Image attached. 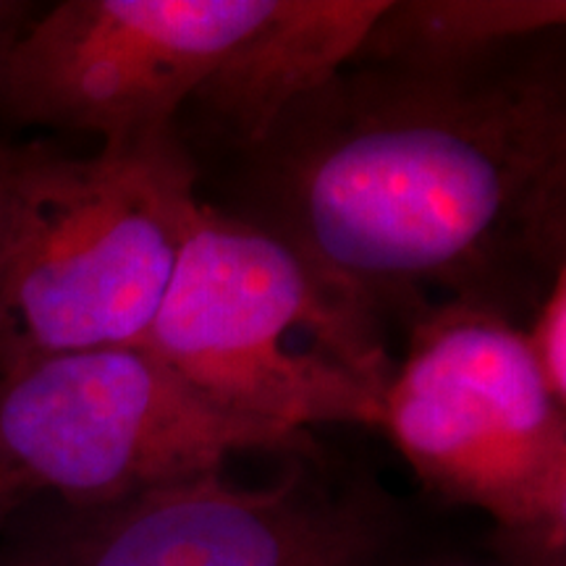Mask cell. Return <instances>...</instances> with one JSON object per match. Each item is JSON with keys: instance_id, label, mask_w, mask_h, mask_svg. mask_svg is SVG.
I'll use <instances>...</instances> for the list:
<instances>
[{"instance_id": "10", "label": "cell", "mask_w": 566, "mask_h": 566, "mask_svg": "<svg viewBox=\"0 0 566 566\" xmlns=\"http://www.w3.org/2000/svg\"><path fill=\"white\" fill-rule=\"evenodd\" d=\"M522 336L546 391L566 407V268L522 325Z\"/></svg>"}, {"instance_id": "9", "label": "cell", "mask_w": 566, "mask_h": 566, "mask_svg": "<svg viewBox=\"0 0 566 566\" xmlns=\"http://www.w3.org/2000/svg\"><path fill=\"white\" fill-rule=\"evenodd\" d=\"M564 21L562 0H386L349 63L457 74L562 32Z\"/></svg>"}, {"instance_id": "1", "label": "cell", "mask_w": 566, "mask_h": 566, "mask_svg": "<svg viewBox=\"0 0 566 566\" xmlns=\"http://www.w3.org/2000/svg\"><path fill=\"white\" fill-rule=\"evenodd\" d=\"M558 38L457 74L346 63L237 155L226 212L386 325L467 304L522 328L566 268Z\"/></svg>"}, {"instance_id": "11", "label": "cell", "mask_w": 566, "mask_h": 566, "mask_svg": "<svg viewBox=\"0 0 566 566\" xmlns=\"http://www.w3.org/2000/svg\"><path fill=\"white\" fill-rule=\"evenodd\" d=\"M34 493L38 491H34L24 478H19L17 472L0 470V533H3L6 525L11 522V516L17 514Z\"/></svg>"}, {"instance_id": "5", "label": "cell", "mask_w": 566, "mask_h": 566, "mask_svg": "<svg viewBox=\"0 0 566 566\" xmlns=\"http://www.w3.org/2000/svg\"><path fill=\"white\" fill-rule=\"evenodd\" d=\"M313 436L231 417L142 346L53 354L0 375V470L69 509L223 472L252 451L313 457Z\"/></svg>"}, {"instance_id": "2", "label": "cell", "mask_w": 566, "mask_h": 566, "mask_svg": "<svg viewBox=\"0 0 566 566\" xmlns=\"http://www.w3.org/2000/svg\"><path fill=\"white\" fill-rule=\"evenodd\" d=\"M142 349L231 417L380 428L386 323L273 233L200 202Z\"/></svg>"}, {"instance_id": "7", "label": "cell", "mask_w": 566, "mask_h": 566, "mask_svg": "<svg viewBox=\"0 0 566 566\" xmlns=\"http://www.w3.org/2000/svg\"><path fill=\"white\" fill-rule=\"evenodd\" d=\"M388 516L370 495L336 493L292 464L239 488L208 472L71 520L19 566H378Z\"/></svg>"}, {"instance_id": "6", "label": "cell", "mask_w": 566, "mask_h": 566, "mask_svg": "<svg viewBox=\"0 0 566 566\" xmlns=\"http://www.w3.org/2000/svg\"><path fill=\"white\" fill-rule=\"evenodd\" d=\"M273 0H63L27 21L0 69L11 122L87 132L122 150L179 116Z\"/></svg>"}, {"instance_id": "3", "label": "cell", "mask_w": 566, "mask_h": 566, "mask_svg": "<svg viewBox=\"0 0 566 566\" xmlns=\"http://www.w3.org/2000/svg\"><path fill=\"white\" fill-rule=\"evenodd\" d=\"M179 132L76 158L13 147L0 218V375L53 354L142 346L200 210Z\"/></svg>"}, {"instance_id": "4", "label": "cell", "mask_w": 566, "mask_h": 566, "mask_svg": "<svg viewBox=\"0 0 566 566\" xmlns=\"http://www.w3.org/2000/svg\"><path fill=\"white\" fill-rule=\"evenodd\" d=\"M407 328L380 430L428 491L493 516L535 566H562L566 407L543 386L522 328L467 304L424 310Z\"/></svg>"}, {"instance_id": "8", "label": "cell", "mask_w": 566, "mask_h": 566, "mask_svg": "<svg viewBox=\"0 0 566 566\" xmlns=\"http://www.w3.org/2000/svg\"><path fill=\"white\" fill-rule=\"evenodd\" d=\"M386 0H273L181 113L231 153L258 145L307 92L342 71Z\"/></svg>"}, {"instance_id": "13", "label": "cell", "mask_w": 566, "mask_h": 566, "mask_svg": "<svg viewBox=\"0 0 566 566\" xmlns=\"http://www.w3.org/2000/svg\"><path fill=\"white\" fill-rule=\"evenodd\" d=\"M11 160H13V147H11V145H6V142H0V218H3L6 195H9Z\"/></svg>"}, {"instance_id": "12", "label": "cell", "mask_w": 566, "mask_h": 566, "mask_svg": "<svg viewBox=\"0 0 566 566\" xmlns=\"http://www.w3.org/2000/svg\"><path fill=\"white\" fill-rule=\"evenodd\" d=\"M32 19V6L19 3V0H0V69H3L6 55L17 42L27 21Z\"/></svg>"}]
</instances>
